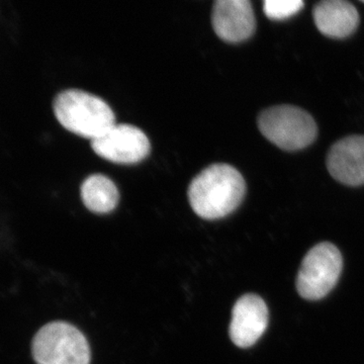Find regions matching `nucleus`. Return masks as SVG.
Instances as JSON below:
<instances>
[{
    "label": "nucleus",
    "instance_id": "20e7f679",
    "mask_svg": "<svg viewBox=\"0 0 364 364\" xmlns=\"http://www.w3.org/2000/svg\"><path fill=\"white\" fill-rule=\"evenodd\" d=\"M37 364H90V349L85 335L65 322L45 325L33 340Z\"/></svg>",
    "mask_w": 364,
    "mask_h": 364
},
{
    "label": "nucleus",
    "instance_id": "0eeeda50",
    "mask_svg": "<svg viewBox=\"0 0 364 364\" xmlns=\"http://www.w3.org/2000/svg\"><path fill=\"white\" fill-rule=\"evenodd\" d=\"M268 325V309L260 296L245 294L235 304L230 324V338L240 348L253 346Z\"/></svg>",
    "mask_w": 364,
    "mask_h": 364
},
{
    "label": "nucleus",
    "instance_id": "7ed1b4c3",
    "mask_svg": "<svg viewBox=\"0 0 364 364\" xmlns=\"http://www.w3.org/2000/svg\"><path fill=\"white\" fill-rule=\"evenodd\" d=\"M258 128L265 138L280 149L296 151L308 147L317 138L315 119L294 105H277L261 112Z\"/></svg>",
    "mask_w": 364,
    "mask_h": 364
},
{
    "label": "nucleus",
    "instance_id": "f8f14e48",
    "mask_svg": "<svg viewBox=\"0 0 364 364\" xmlns=\"http://www.w3.org/2000/svg\"><path fill=\"white\" fill-rule=\"evenodd\" d=\"M303 7L301 0H267L263 11L270 20L284 21L298 14Z\"/></svg>",
    "mask_w": 364,
    "mask_h": 364
},
{
    "label": "nucleus",
    "instance_id": "423d86ee",
    "mask_svg": "<svg viewBox=\"0 0 364 364\" xmlns=\"http://www.w3.org/2000/svg\"><path fill=\"white\" fill-rule=\"evenodd\" d=\"M98 156L117 164H136L149 155L147 135L133 124H114L102 136L91 141Z\"/></svg>",
    "mask_w": 364,
    "mask_h": 364
},
{
    "label": "nucleus",
    "instance_id": "ddd939ff",
    "mask_svg": "<svg viewBox=\"0 0 364 364\" xmlns=\"http://www.w3.org/2000/svg\"><path fill=\"white\" fill-rule=\"evenodd\" d=\"M364 2V1H363Z\"/></svg>",
    "mask_w": 364,
    "mask_h": 364
},
{
    "label": "nucleus",
    "instance_id": "6e6552de",
    "mask_svg": "<svg viewBox=\"0 0 364 364\" xmlns=\"http://www.w3.org/2000/svg\"><path fill=\"white\" fill-rule=\"evenodd\" d=\"M212 21L218 37L228 43L243 42L255 32V16L248 0H218Z\"/></svg>",
    "mask_w": 364,
    "mask_h": 364
},
{
    "label": "nucleus",
    "instance_id": "9d476101",
    "mask_svg": "<svg viewBox=\"0 0 364 364\" xmlns=\"http://www.w3.org/2000/svg\"><path fill=\"white\" fill-rule=\"evenodd\" d=\"M314 21L326 37L343 39L358 28L359 14L350 2L324 0L314 7Z\"/></svg>",
    "mask_w": 364,
    "mask_h": 364
},
{
    "label": "nucleus",
    "instance_id": "9b49d317",
    "mask_svg": "<svg viewBox=\"0 0 364 364\" xmlns=\"http://www.w3.org/2000/svg\"><path fill=\"white\" fill-rule=\"evenodd\" d=\"M81 198L85 207L95 214H107L117 208L119 193L116 184L109 177L93 174L83 181Z\"/></svg>",
    "mask_w": 364,
    "mask_h": 364
},
{
    "label": "nucleus",
    "instance_id": "f257e3e1",
    "mask_svg": "<svg viewBox=\"0 0 364 364\" xmlns=\"http://www.w3.org/2000/svg\"><path fill=\"white\" fill-rule=\"evenodd\" d=\"M246 193V182L240 172L224 163L203 169L189 184V203L198 217L222 219L232 214Z\"/></svg>",
    "mask_w": 364,
    "mask_h": 364
},
{
    "label": "nucleus",
    "instance_id": "f03ea898",
    "mask_svg": "<svg viewBox=\"0 0 364 364\" xmlns=\"http://www.w3.org/2000/svg\"><path fill=\"white\" fill-rule=\"evenodd\" d=\"M53 109L66 130L91 141L116 124L114 112L102 98L80 90L62 91Z\"/></svg>",
    "mask_w": 364,
    "mask_h": 364
},
{
    "label": "nucleus",
    "instance_id": "39448f33",
    "mask_svg": "<svg viewBox=\"0 0 364 364\" xmlns=\"http://www.w3.org/2000/svg\"><path fill=\"white\" fill-rule=\"evenodd\" d=\"M343 259L336 246L323 242L311 249L299 269L296 289L301 298L318 301L336 286L341 274Z\"/></svg>",
    "mask_w": 364,
    "mask_h": 364
},
{
    "label": "nucleus",
    "instance_id": "1a4fd4ad",
    "mask_svg": "<svg viewBox=\"0 0 364 364\" xmlns=\"http://www.w3.org/2000/svg\"><path fill=\"white\" fill-rule=\"evenodd\" d=\"M327 168L345 186H363L364 136H349L335 143L328 153Z\"/></svg>",
    "mask_w": 364,
    "mask_h": 364
}]
</instances>
